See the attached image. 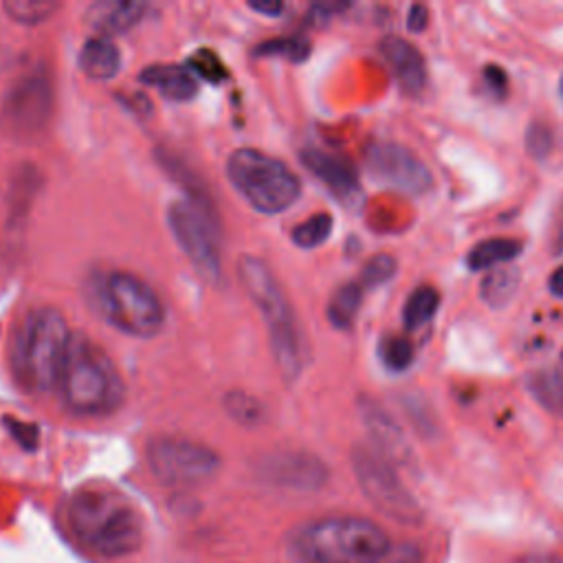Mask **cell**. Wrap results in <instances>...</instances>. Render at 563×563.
Returning a JSON list of instances; mask_svg holds the SVG:
<instances>
[{
	"label": "cell",
	"instance_id": "cell-1",
	"mask_svg": "<svg viewBox=\"0 0 563 563\" xmlns=\"http://www.w3.org/2000/svg\"><path fill=\"white\" fill-rule=\"evenodd\" d=\"M66 526L75 541L101 559H125L141 550L145 523L139 506L106 484H86L66 501Z\"/></svg>",
	"mask_w": 563,
	"mask_h": 563
},
{
	"label": "cell",
	"instance_id": "cell-2",
	"mask_svg": "<svg viewBox=\"0 0 563 563\" xmlns=\"http://www.w3.org/2000/svg\"><path fill=\"white\" fill-rule=\"evenodd\" d=\"M70 336L64 314L53 306H37L22 317L9 345V363L22 389L37 394L57 387Z\"/></svg>",
	"mask_w": 563,
	"mask_h": 563
},
{
	"label": "cell",
	"instance_id": "cell-3",
	"mask_svg": "<svg viewBox=\"0 0 563 563\" xmlns=\"http://www.w3.org/2000/svg\"><path fill=\"white\" fill-rule=\"evenodd\" d=\"M288 545L299 563H380L391 548L378 523L352 515L303 523Z\"/></svg>",
	"mask_w": 563,
	"mask_h": 563
},
{
	"label": "cell",
	"instance_id": "cell-4",
	"mask_svg": "<svg viewBox=\"0 0 563 563\" xmlns=\"http://www.w3.org/2000/svg\"><path fill=\"white\" fill-rule=\"evenodd\" d=\"M64 407L84 418L114 411L123 398V380L110 356L86 334L73 332L57 387Z\"/></svg>",
	"mask_w": 563,
	"mask_h": 563
},
{
	"label": "cell",
	"instance_id": "cell-5",
	"mask_svg": "<svg viewBox=\"0 0 563 563\" xmlns=\"http://www.w3.org/2000/svg\"><path fill=\"white\" fill-rule=\"evenodd\" d=\"M86 301L106 323L139 339L156 336L167 319L156 290L130 271H95L86 279Z\"/></svg>",
	"mask_w": 563,
	"mask_h": 563
},
{
	"label": "cell",
	"instance_id": "cell-6",
	"mask_svg": "<svg viewBox=\"0 0 563 563\" xmlns=\"http://www.w3.org/2000/svg\"><path fill=\"white\" fill-rule=\"evenodd\" d=\"M238 277L264 319L273 358L279 367L282 378L286 383L297 380L306 365V345L282 284L277 282L273 271L260 257L253 255L240 257Z\"/></svg>",
	"mask_w": 563,
	"mask_h": 563
},
{
	"label": "cell",
	"instance_id": "cell-7",
	"mask_svg": "<svg viewBox=\"0 0 563 563\" xmlns=\"http://www.w3.org/2000/svg\"><path fill=\"white\" fill-rule=\"evenodd\" d=\"M227 178L238 196L264 216L286 211L301 194V183L290 167L255 147H240L229 154Z\"/></svg>",
	"mask_w": 563,
	"mask_h": 563
},
{
	"label": "cell",
	"instance_id": "cell-8",
	"mask_svg": "<svg viewBox=\"0 0 563 563\" xmlns=\"http://www.w3.org/2000/svg\"><path fill=\"white\" fill-rule=\"evenodd\" d=\"M350 462L363 495L372 501L374 508L405 526H418L422 521L420 504L383 455H378L372 446L356 444L352 449Z\"/></svg>",
	"mask_w": 563,
	"mask_h": 563
},
{
	"label": "cell",
	"instance_id": "cell-9",
	"mask_svg": "<svg viewBox=\"0 0 563 563\" xmlns=\"http://www.w3.org/2000/svg\"><path fill=\"white\" fill-rule=\"evenodd\" d=\"M145 455L152 475L161 484L176 488L200 486L213 479L222 464L220 455L211 446L174 435L152 438Z\"/></svg>",
	"mask_w": 563,
	"mask_h": 563
},
{
	"label": "cell",
	"instance_id": "cell-10",
	"mask_svg": "<svg viewBox=\"0 0 563 563\" xmlns=\"http://www.w3.org/2000/svg\"><path fill=\"white\" fill-rule=\"evenodd\" d=\"M53 112V84L46 68H33L13 81L2 99L0 128L7 136L29 141L37 136Z\"/></svg>",
	"mask_w": 563,
	"mask_h": 563
},
{
	"label": "cell",
	"instance_id": "cell-11",
	"mask_svg": "<svg viewBox=\"0 0 563 563\" xmlns=\"http://www.w3.org/2000/svg\"><path fill=\"white\" fill-rule=\"evenodd\" d=\"M167 224L176 244L198 275H202L207 282H216L220 277V253L211 211L198 202L178 200L167 209Z\"/></svg>",
	"mask_w": 563,
	"mask_h": 563
},
{
	"label": "cell",
	"instance_id": "cell-12",
	"mask_svg": "<svg viewBox=\"0 0 563 563\" xmlns=\"http://www.w3.org/2000/svg\"><path fill=\"white\" fill-rule=\"evenodd\" d=\"M365 167L376 183L402 194L418 196L433 185L429 167L411 150L391 141L369 145Z\"/></svg>",
	"mask_w": 563,
	"mask_h": 563
},
{
	"label": "cell",
	"instance_id": "cell-13",
	"mask_svg": "<svg viewBox=\"0 0 563 563\" xmlns=\"http://www.w3.org/2000/svg\"><path fill=\"white\" fill-rule=\"evenodd\" d=\"M257 477L277 488L312 493L325 486L328 466L312 453L282 451L257 462Z\"/></svg>",
	"mask_w": 563,
	"mask_h": 563
},
{
	"label": "cell",
	"instance_id": "cell-14",
	"mask_svg": "<svg viewBox=\"0 0 563 563\" xmlns=\"http://www.w3.org/2000/svg\"><path fill=\"white\" fill-rule=\"evenodd\" d=\"M358 413L363 424L372 438V449L383 455L394 468H413L416 455L411 444L407 442L398 422L372 398L358 400Z\"/></svg>",
	"mask_w": 563,
	"mask_h": 563
},
{
	"label": "cell",
	"instance_id": "cell-15",
	"mask_svg": "<svg viewBox=\"0 0 563 563\" xmlns=\"http://www.w3.org/2000/svg\"><path fill=\"white\" fill-rule=\"evenodd\" d=\"M299 158H301L303 167L310 169L336 196H356L358 194V176L350 161H345L336 154L317 150V147L301 150Z\"/></svg>",
	"mask_w": 563,
	"mask_h": 563
},
{
	"label": "cell",
	"instance_id": "cell-16",
	"mask_svg": "<svg viewBox=\"0 0 563 563\" xmlns=\"http://www.w3.org/2000/svg\"><path fill=\"white\" fill-rule=\"evenodd\" d=\"M380 55L391 66L394 77L398 79V84L405 92L416 95L424 88V81H427L424 59L411 42L396 37V35H387L380 42Z\"/></svg>",
	"mask_w": 563,
	"mask_h": 563
},
{
	"label": "cell",
	"instance_id": "cell-17",
	"mask_svg": "<svg viewBox=\"0 0 563 563\" xmlns=\"http://www.w3.org/2000/svg\"><path fill=\"white\" fill-rule=\"evenodd\" d=\"M147 4L139 0H106L90 4L86 18L88 24L103 37L121 35L134 29L147 13Z\"/></svg>",
	"mask_w": 563,
	"mask_h": 563
},
{
	"label": "cell",
	"instance_id": "cell-18",
	"mask_svg": "<svg viewBox=\"0 0 563 563\" xmlns=\"http://www.w3.org/2000/svg\"><path fill=\"white\" fill-rule=\"evenodd\" d=\"M139 79L158 90L169 101H189L198 92L196 75L189 70V66H176V64H156L143 68Z\"/></svg>",
	"mask_w": 563,
	"mask_h": 563
},
{
	"label": "cell",
	"instance_id": "cell-19",
	"mask_svg": "<svg viewBox=\"0 0 563 563\" xmlns=\"http://www.w3.org/2000/svg\"><path fill=\"white\" fill-rule=\"evenodd\" d=\"M79 68L90 79H112L121 68V53L110 37L92 35L84 42L79 51Z\"/></svg>",
	"mask_w": 563,
	"mask_h": 563
},
{
	"label": "cell",
	"instance_id": "cell-20",
	"mask_svg": "<svg viewBox=\"0 0 563 563\" xmlns=\"http://www.w3.org/2000/svg\"><path fill=\"white\" fill-rule=\"evenodd\" d=\"M521 253V242L512 238H490L479 244H475L466 257L468 268L473 271H484V268H495L497 264L510 262Z\"/></svg>",
	"mask_w": 563,
	"mask_h": 563
},
{
	"label": "cell",
	"instance_id": "cell-21",
	"mask_svg": "<svg viewBox=\"0 0 563 563\" xmlns=\"http://www.w3.org/2000/svg\"><path fill=\"white\" fill-rule=\"evenodd\" d=\"M519 282H521V275H519L517 266H510V264L499 266V268H493L482 279L479 295L490 308H501L515 297V292L519 288Z\"/></svg>",
	"mask_w": 563,
	"mask_h": 563
},
{
	"label": "cell",
	"instance_id": "cell-22",
	"mask_svg": "<svg viewBox=\"0 0 563 563\" xmlns=\"http://www.w3.org/2000/svg\"><path fill=\"white\" fill-rule=\"evenodd\" d=\"M363 299V286L358 282H347L334 290V295L328 301V319L334 328H350L356 319V312L361 308Z\"/></svg>",
	"mask_w": 563,
	"mask_h": 563
},
{
	"label": "cell",
	"instance_id": "cell-23",
	"mask_svg": "<svg viewBox=\"0 0 563 563\" xmlns=\"http://www.w3.org/2000/svg\"><path fill=\"white\" fill-rule=\"evenodd\" d=\"M528 391L541 407L550 411H563V374L561 372L541 369L530 374Z\"/></svg>",
	"mask_w": 563,
	"mask_h": 563
},
{
	"label": "cell",
	"instance_id": "cell-24",
	"mask_svg": "<svg viewBox=\"0 0 563 563\" xmlns=\"http://www.w3.org/2000/svg\"><path fill=\"white\" fill-rule=\"evenodd\" d=\"M438 306H440L438 290L433 286H418L409 295V299H407V303L402 308V323H405V328L407 330H416V328L424 325L435 314Z\"/></svg>",
	"mask_w": 563,
	"mask_h": 563
},
{
	"label": "cell",
	"instance_id": "cell-25",
	"mask_svg": "<svg viewBox=\"0 0 563 563\" xmlns=\"http://www.w3.org/2000/svg\"><path fill=\"white\" fill-rule=\"evenodd\" d=\"M332 233V216L325 211H319L310 218H306L303 222L295 224L290 240L299 246V249H317L319 244H323Z\"/></svg>",
	"mask_w": 563,
	"mask_h": 563
},
{
	"label": "cell",
	"instance_id": "cell-26",
	"mask_svg": "<svg viewBox=\"0 0 563 563\" xmlns=\"http://www.w3.org/2000/svg\"><path fill=\"white\" fill-rule=\"evenodd\" d=\"M2 7L13 22L33 26L48 20L59 4L53 0H7Z\"/></svg>",
	"mask_w": 563,
	"mask_h": 563
},
{
	"label": "cell",
	"instance_id": "cell-27",
	"mask_svg": "<svg viewBox=\"0 0 563 563\" xmlns=\"http://www.w3.org/2000/svg\"><path fill=\"white\" fill-rule=\"evenodd\" d=\"M255 55L301 62L310 55V42L301 35H284V37H275V40H266V42L257 44Z\"/></svg>",
	"mask_w": 563,
	"mask_h": 563
},
{
	"label": "cell",
	"instance_id": "cell-28",
	"mask_svg": "<svg viewBox=\"0 0 563 563\" xmlns=\"http://www.w3.org/2000/svg\"><path fill=\"white\" fill-rule=\"evenodd\" d=\"M224 409L227 413L238 422V424H246V427H255L262 422L264 418V407L257 398H253L246 391H229L224 396Z\"/></svg>",
	"mask_w": 563,
	"mask_h": 563
},
{
	"label": "cell",
	"instance_id": "cell-29",
	"mask_svg": "<svg viewBox=\"0 0 563 563\" xmlns=\"http://www.w3.org/2000/svg\"><path fill=\"white\" fill-rule=\"evenodd\" d=\"M380 358L385 367H389L391 372H402L413 361V345L407 336H398V334L385 336L380 343Z\"/></svg>",
	"mask_w": 563,
	"mask_h": 563
},
{
	"label": "cell",
	"instance_id": "cell-30",
	"mask_svg": "<svg viewBox=\"0 0 563 563\" xmlns=\"http://www.w3.org/2000/svg\"><path fill=\"white\" fill-rule=\"evenodd\" d=\"M394 273H396V260L387 253H378L365 262L358 284L363 288H376V286L389 282L394 277Z\"/></svg>",
	"mask_w": 563,
	"mask_h": 563
},
{
	"label": "cell",
	"instance_id": "cell-31",
	"mask_svg": "<svg viewBox=\"0 0 563 563\" xmlns=\"http://www.w3.org/2000/svg\"><path fill=\"white\" fill-rule=\"evenodd\" d=\"M189 70L194 75H200L207 81H220L227 77V70L220 62L218 55H213L211 51H198L191 59H189Z\"/></svg>",
	"mask_w": 563,
	"mask_h": 563
},
{
	"label": "cell",
	"instance_id": "cell-32",
	"mask_svg": "<svg viewBox=\"0 0 563 563\" xmlns=\"http://www.w3.org/2000/svg\"><path fill=\"white\" fill-rule=\"evenodd\" d=\"M526 147L532 156L537 158H543L550 154L552 150V132L548 125L543 123H532L526 132Z\"/></svg>",
	"mask_w": 563,
	"mask_h": 563
},
{
	"label": "cell",
	"instance_id": "cell-33",
	"mask_svg": "<svg viewBox=\"0 0 563 563\" xmlns=\"http://www.w3.org/2000/svg\"><path fill=\"white\" fill-rule=\"evenodd\" d=\"M380 563H422V550L416 543L391 545Z\"/></svg>",
	"mask_w": 563,
	"mask_h": 563
},
{
	"label": "cell",
	"instance_id": "cell-34",
	"mask_svg": "<svg viewBox=\"0 0 563 563\" xmlns=\"http://www.w3.org/2000/svg\"><path fill=\"white\" fill-rule=\"evenodd\" d=\"M7 429L11 431V435L24 449H35V444H37V427L35 424H26V422H18V420H7Z\"/></svg>",
	"mask_w": 563,
	"mask_h": 563
},
{
	"label": "cell",
	"instance_id": "cell-35",
	"mask_svg": "<svg viewBox=\"0 0 563 563\" xmlns=\"http://www.w3.org/2000/svg\"><path fill=\"white\" fill-rule=\"evenodd\" d=\"M429 20V11L424 4H411L409 13H407V29L409 31H422L427 26Z\"/></svg>",
	"mask_w": 563,
	"mask_h": 563
},
{
	"label": "cell",
	"instance_id": "cell-36",
	"mask_svg": "<svg viewBox=\"0 0 563 563\" xmlns=\"http://www.w3.org/2000/svg\"><path fill=\"white\" fill-rule=\"evenodd\" d=\"M484 77L488 81V86L497 92H506V86H508V77L506 73L499 68V66H486L484 70Z\"/></svg>",
	"mask_w": 563,
	"mask_h": 563
},
{
	"label": "cell",
	"instance_id": "cell-37",
	"mask_svg": "<svg viewBox=\"0 0 563 563\" xmlns=\"http://www.w3.org/2000/svg\"><path fill=\"white\" fill-rule=\"evenodd\" d=\"M249 7L257 13H264V15H277L284 11V4L282 2H273V0H257V2H249Z\"/></svg>",
	"mask_w": 563,
	"mask_h": 563
},
{
	"label": "cell",
	"instance_id": "cell-38",
	"mask_svg": "<svg viewBox=\"0 0 563 563\" xmlns=\"http://www.w3.org/2000/svg\"><path fill=\"white\" fill-rule=\"evenodd\" d=\"M550 290H552V295L563 299V264L550 275Z\"/></svg>",
	"mask_w": 563,
	"mask_h": 563
},
{
	"label": "cell",
	"instance_id": "cell-39",
	"mask_svg": "<svg viewBox=\"0 0 563 563\" xmlns=\"http://www.w3.org/2000/svg\"><path fill=\"white\" fill-rule=\"evenodd\" d=\"M526 563H559V561H554L550 556H530V559H526Z\"/></svg>",
	"mask_w": 563,
	"mask_h": 563
},
{
	"label": "cell",
	"instance_id": "cell-40",
	"mask_svg": "<svg viewBox=\"0 0 563 563\" xmlns=\"http://www.w3.org/2000/svg\"><path fill=\"white\" fill-rule=\"evenodd\" d=\"M561 95H563V79H561Z\"/></svg>",
	"mask_w": 563,
	"mask_h": 563
},
{
	"label": "cell",
	"instance_id": "cell-41",
	"mask_svg": "<svg viewBox=\"0 0 563 563\" xmlns=\"http://www.w3.org/2000/svg\"><path fill=\"white\" fill-rule=\"evenodd\" d=\"M561 358H563V352H561Z\"/></svg>",
	"mask_w": 563,
	"mask_h": 563
}]
</instances>
